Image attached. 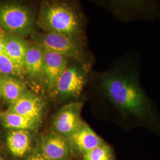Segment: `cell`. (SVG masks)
I'll use <instances>...</instances> for the list:
<instances>
[{
    "label": "cell",
    "instance_id": "1",
    "mask_svg": "<svg viewBox=\"0 0 160 160\" xmlns=\"http://www.w3.org/2000/svg\"><path fill=\"white\" fill-rule=\"evenodd\" d=\"M142 59L130 49L112 68L94 76V88L126 131L143 129L160 136V111L141 82Z\"/></svg>",
    "mask_w": 160,
    "mask_h": 160
},
{
    "label": "cell",
    "instance_id": "2",
    "mask_svg": "<svg viewBox=\"0 0 160 160\" xmlns=\"http://www.w3.org/2000/svg\"><path fill=\"white\" fill-rule=\"evenodd\" d=\"M37 24L43 32L58 33L71 36L82 32L81 22L77 12L62 2H46L41 7Z\"/></svg>",
    "mask_w": 160,
    "mask_h": 160
},
{
    "label": "cell",
    "instance_id": "3",
    "mask_svg": "<svg viewBox=\"0 0 160 160\" xmlns=\"http://www.w3.org/2000/svg\"><path fill=\"white\" fill-rule=\"evenodd\" d=\"M109 4L114 16L123 23L154 22L160 19L159 1H114Z\"/></svg>",
    "mask_w": 160,
    "mask_h": 160
},
{
    "label": "cell",
    "instance_id": "4",
    "mask_svg": "<svg viewBox=\"0 0 160 160\" xmlns=\"http://www.w3.org/2000/svg\"><path fill=\"white\" fill-rule=\"evenodd\" d=\"M34 24L26 7L16 2L0 3V26L8 34L25 39L33 33Z\"/></svg>",
    "mask_w": 160,
    "mask_h": 160
},
{
    "label": "cell",
    "instance_id": "5",
    "mask_svg": "<svg viewBox=\"0 0 160 160\" xmlns=\"http://www.w3.org/2000/svg\"><path fill=\"white\" fill-rule=\"evenodd\" d=\"M33 42L45 50L53 52L67 58H73L81 63L86 62L87 55L83 48L74 37L58 33H32Z\"/></svg>",
    "mask_w": 160,
    "mask_h": 160
},
{
    "label": "cell",
    "instance_id": "6",
    "mask_svg": "<svg viewBox=\"0 0 160 160\" xmlns=\"http://www.w3.org/2000/svg\"><path fill=\"white\" fill-rule=\"evenodd\" d=\"M90 64H80L67 66L58 79L53 92L62 98L79 96L88 83Z\"/></svg>",
    "mask_w": 160,
    "mask_h": 160
},
{
    "label": "cell",
    "instance_id": "7",
    "mask_svg": "<svg viewBox=\"0 0 160 160\" xmlns=\"http://www.w3.org/2000/svg\"><path fill=\"white\" fill-rule=\"evenodd\" d=\"M83 106L82 102H75L59 109L53 122L55 132L68 138L82 121L81 114Z\"/></svg>",
    "mask_w": 160,
    "mask_h": 160
},
{
    "label": "cell",
    "instance_id": "8",
    "mask_svg": "<svg viewBox=\"0 0 160 160\" xmlns=\"http://www.w3.org/2000/svg\"><path fill=\"white\" fill-rule=\"evenodd\" d=\"M42 84L49 92H53L58 80L68 65V58L45 50Z\"/></svg>",
    "mask_w": 160,
    "mask_h": 160
},
{
    "label": "cell",
    "instance_id": "9",
    "mask_svg": "<svg viewBox=\"0 0 160 160\" xmlns=\"http://www.w3.org/2000/svg\"><path fill=\"white\" fill-rule=\"evenodd\" d=\"M41 149L42 155L46 160H67L71 151L67 138L55 132L43 136Z\"/></svg>",
    "mask_w": 160,
    "mask_h": 160
},
{
    "label": "cell",
    "instance_id": "10",
    "mask_svg": "<svg viewBox=\"0 0 160 160\" xmlns=\"http://www.w3.org/2000/svg\"><path fill=\"white\" fill-rule=\"evenodd\" d=\"M44 108L42 99L28 91L16 102L10 105L8 110L40 122Z\"/></svg>",
    "mask_w": 160,
    "mask_h": 160
},
{
    "label": "cell",
    "instance_id": "11",
    "mask_svg": "<svg viewBox=\"0 0 160 160\" xmlns=\"http://www.w3.org/2000/svg\"><path fill=\"white\" fill-rule=\"evenodd\" d=\"M70 143L74 145L82 154L105 142L90 126L83 120L73 133L68 138Z\"/></svg>",
    "mask_w": 160,
    "mask_h": 160
},
{
    "label": "cell",
    "instance_id": "12",
    "mask_svg": "<svg viewBox=\"0 0 160 160\" xmlns=\"http://www.w3.org/2000/svg\"><path fill=\"white\" fill-rule=\"evenodd\" d=\"M44 51L39 44L31 42L24 59V70L30 80L43 83Z\"/></svg>",
    "mask_w": 160,
    "mask_h": 160
},
{
    "label": "cell",
    "instance_id": "13",
    "mask_svg": "<svg viewBox=\"0 0 160 160\" xmlns=\"http://www.w3.org/2000/svg\"><path fill=\"white\" fill-rule=\"evenodd\" d=\"M30 44L24 38L8 34L5 44L4 53L25 73L24 59Z\"/></svg>",
    "mask_w": 160,
    "mask_h": 160
},
{
    "label": "cell",
    "instance_id": "14",
    "mask_svg": "<svg viewBox=\"0 0 160 160\" xmlns=\"http://www.w3.org/2000/svg\"><path fill=\"white\" fill-rule=\"evenodd\" d=\"M6 142L12 154L17 157H22L31 148V134L29 131L10 130L7 134Z\"/></svg>",
    "mask_w": 160,
    "mask_h": 160
},
{
    "label": "cell",
    "instance_id": "15",
    "mask_svg": "<svg viewBox=\"0 0 160 160\" xmlns=\"http://www.w3.org/2000/svg\"><path fill=\"white\" fill-rule=\"evenodd\" d=\"M0 90L2 99L11 105L28 92L21 79L0 75Z\"/></svg>",
    "mask_w": 160,
    "mask_h": 160
},
{
    "label": "cell",
    "instance_id": "16",
    "mask_svg": "<svg viewBox=\"0 0 160 160\" xmlns=\"http://www.w3.org/2000/svg\"><path fill=\"white\" fill-rule=\"evenodd\" d=\"M0 123L2 126L10 130L36 131L39 122L13 112L8 109L0 114Z\"/></svg>",
    "mask_w": 160,
    "mask_h": 160
},
{
    "label": "cell",
    "instance_id": "17",
    "mask_svg": "<svg viewBox=\"0 0 160 160\" xmlns=\"http://www.w3.org/2000/svg\"><path fill=\"white\" fill-rule=\"evenodd\" d=\"M81 155L82 160H116L113 149L106 142Z\"/></svg>",
    "mask_w": 160,
    "mask_h": 160
},
{
    "label": "cell",
    "instance_id": "18",
    "mask_svg": "<svg viewBox=\"0 0 160 160\" xmlns=\"http://www.w3.org/2000/svg\"><path fill=\"white\" fill-rule=\"evenodd\" d=\"M0 75L21 79L26 75V73L4 53L0 55Z\"/></svg>",
    "mask_w": 160,
    "mask_h": 160
},
{
    "label": "cell",
    "instance_id": "19",
    "mask_svg": "<svg viewBox=\"0 0 160 160\" xmlns=\"http://www.w3.org/2000/svg\"><path fill=\"white\" fill-rule=\"evenodd\" d=\"M8 33L0 26V55L4 53V48Z\"/></svg>",
    "mask_w": 160,
    "mask_h": 160
},
{
    "label": "cell",
    "instance_id": "20",
    "mask_svg": "<svg viewBox=\"0 0 160 160\" xmlns=\"http://www.w3.org/2000/svg\"><path fill=\"white\" fill-rule=\"evenodd\" d=\"M28 160H46L44 157L40 154H36L30 157H29Z\"/></svg>",
    "mask_w": 160,
    "mask_h": 160
},
{
    "label": "cell",
    "instance_id": "21",
    "mask_svg": "<svg viewBox=\"0 0 160 160\" xmlns=\"http://www.w3.org/2000/svg\"><path fill=\"white\" fill-rule=\"evenodd\" d=\"M0 160H6L3 155L0 153Z\"/></svg>",
    "mask_w": 160,
    "mask_h": 160
},
{
    "label": "cell",
    "instance_id": "22",
    "mask_svg": "<svg viewBox=\"0 0 160 160\" xmlns=\"http://www.w3.org/2000/svg\"><path fill=\"white\" fill-rule=\"evenodd\" d=\"M2 99V95H1V90H0V103L1 102V100Z\"/></svg>",
    "mask_w": 160,
    "mask_h": 160
},
{
    "label": "cell",
    "instance_id": "23",
    "mask_svg": "<svg viewBox=\"0 0 160 160\" xmlns=\"http://www.w3.org/2000/svg\"><path fill=\"white\" fill-rule=\"evenodd\" d=\"M1 112H0V114H1Z\"/></svg>",
    "mask_w": 160,
    "mask_h": 160
}]
</instances>
